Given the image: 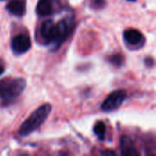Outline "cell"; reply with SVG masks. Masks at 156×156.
I'll use <instances>...</instances> for the list:
<instances>
[{"instance_id":"7","label":"cell","mask_w":156,"mask_h":156,"mask_svg":"<svg viewBox=\"0 0 156 156\" xmlns=\"http://www.w3.org/2000/svg\"><path fill=\"white\" fill-rule=\"evenodd\" d=\"M40 38L45 44H52L55 35V23L51 19H48L42 23L39 29Z\"/></svg>"},{"instance_id":"3","label":"cell","mask_w":156,"mask_h":156,"mask_svg":"<svg viewBox=\"0 0 156 156\" xmlns=\"http://www.w3.org/2000/svg\"><path fill=\"white\" fill-rule=\"evenodd\" d=\"M74 27V18L71 16H67L65 19L55 24V35L54 40L52 42L53 50H57L67 39L70 32Z\"/></svg>"},{"instance_id":"2","label":"cell","mask_w":156,"mask_h":156,"mask_svg":"<svg viewBox=\"0 0 156 156\" xmlns=\"http://www.w3.org/2000/svg\"><path fill=\"white\" fill-rule=\"evenodd\" d=\"M26 88V80L22 78H5L0 80V100L10 102L19 97Z\"/></svg>"},{"instance_id":"17","label":"cell","mask_w":156,"mask_h":156,"mask_svg":"<svg viewBox=\"0 0 156 156\" xmlns=\"http://www.w3.org/2000/svg\"><path fill=\"white\" fill-rule=\"evenodd\" d=\"M1 1H2V0H1Z\"/></svg>"},{"instance_id":"9","label":"cell","mask_w":156,"mask_h":156,"mask_svg":"<svg viewBox=\"0 0 156 156\" xmlns=\"http://www.w3.org/2000/svg\"><path fill=\"white\" fill-rule=\"evenodd\" d=\"M121 149L122 154L126 156H136L140 155L141 154L135 148L133 142L128 136H122L121 138Z\"/></svg>"},{"instance_id":"8","label":"cell","mask_w":156,"mask_h":156,"mask_svg":"<svg viewBox=\"0 0 156 156\" xmlns=\"http://www.w3.org/2000/svg\"><path fill=\"white\" fill-rule=\"evenodd\" d=\"M6 9L13 16H23L26 14V0H10Z\"/></svg>"},{"instance_id":"14","label":"cell","mask_w":156,"mask_h":156,"mask_svg":"<svg viewBox=\"0 0 156 156\" xmlns=\"http://www.w3.org/2000/svg\"><path fill=\"white\" fill-rule=\"evenodd\" d=\"M101 155H115V153L113 151H111V150H106V151H103L101 153Z\"/></svg>"},{"instance_id":"10","label":"cell","mask_w":156,"mask_h":156,"mask_svg":"<svg viewBox=\"0 0 156 156\" xmlns=\"http://www.w3.org/2000/svg\"><path fill=\"white\" fill-rule=\"evenodd\" d=\"M37 14L40 16H48L54 13V0H38Z\"/></svg>"},{"instance_id":"11","label":"cell","mask_w":156,"mask_h":156,"mask_svg":"<svg viewBox=\"0 0 156 156\" xmlns=\"http://www.w3.org/2000/svg\"><path fill=\"white\" fill-rule=\"evenodd\" d=\"M93 132L97 135V137L99 138L100 141H103L105 139V133H106V126H105L104 122L101 121L96 122V124L94 125V128H93Z\"/></svg>"},{"instance_id":"5","label":"cell","mask_w":156,"mask_h":156,"mask_svg":"<svg viewBox=\"0 0 156 156\" xmlns=\"http://www.w3.org/2000/svg\"><path fill=\"white\" fill-rule=\"evenodd\" d=\"M31 48V39L27 34H19L11 40V49L15 55H22Z\"/></svg>"},{"instance_id":"16","label":"cell","mask_w":156,"mask_h":156,"mask_svg":"<svg viewBox=\"0 0 156 156\" xmlns=\"http://www.w3.org/2000/svg\"><path fill=\"white\" fill-rule=\"evenodd\" d=\"M128 1H131V2H134V1H136V0H128Z\"/></svg>"},{"instance_id":"13","label":"cell","mask_w":156,"mask_h":156,"mask_svg":"<svg viewBox=\"0 0 156 156\" xmlns=\"http://www.w3.org/2000/svg\"><path fill=\"white\" fill-rule=\"evenodd\" d=\"M105 5L104 0H90V6L95 9L102 8Z\"/></svg>"},{"instance_id":"1","label":"cell","mask_w":156,"mask_h":156,"mask_svg":"<svg viewBox=\"0 0 156 156\" xmlns=\"http://www.w3.org/2000/svg\"><path fill=\"white\" fill-rule=\"evenodd\" d=\"M51 105L48 103L43 104L34 111L30 116L21 124L18 134L22 137L28 136L33 132L37 131L48 119V115L51 112Z\"/></svg>"},{"instance_id":"4","label":"cell","mask_w":156,"mask_h":156,"mask_svg":"<svg viewBox=\"0 0 156 156\" xmlns=\"http://www.w3.org/2000/svg\"><path fill=\"white\" fill-rule=\"evenodd\" d=\"M127 99V92L124 90H117L112 92L102 102L101 109L104 112H112L118 110Z\"/></svg>"},{"instance_id":"12","label":"cell","mask_w":156,"mask_h":156,"mask_svg":"<svg viewBox=\"0 0 156 156\" xmlns=\"http://www.w3.org/2000/svg\"><path fill=\"white\" fill-rule=\"evenodd\" d=\"M108 60H109L110 63H112V65H114L116 67H121L124 63V58L120 53H117V54H114V55L111 56Z\"/></svg>"},{"instance_id":"15","label":"cell","mask_w":156,"mask_h":156,"mask_svg":"<svg viewBox=\"0 0 156 156\" xmlns=\"http://www.w3.org/2000/svg\"><path fill=\"white\" fill-rule=\"evenodd\" d=\"M4 72H5V68H4L2 65H0V76H1Z\"/></svg>"},{"instance_id":"6","label":"cell","mask_w":156,"mask_h":156,"mask_svg":"<svg viewBox=\"0 0 156 156\" xmlns=\"http://www.w3.org/2000/svg\"><path fill=\"white\" fill-rule=\"evenodd\" d=\"M123 39L126 45H128L129 47H133L134 48L143 47L145 41L143 33L134 28L125 30L123 33Z\"/></svg>"}]
</instances>
